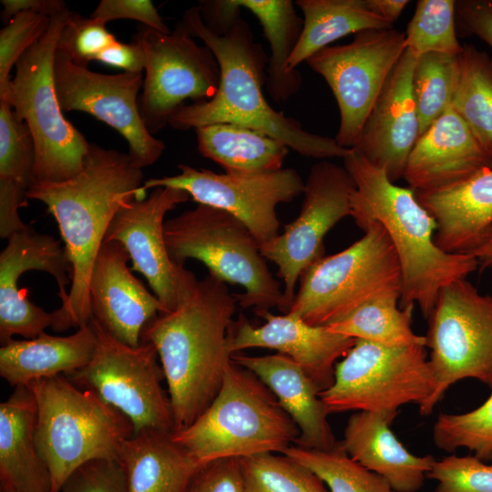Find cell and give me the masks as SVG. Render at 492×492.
<instances>
[{
	"label": "cell",
	"mask_w": 492,
	"mask_h": 492,
	"mask_svg": "<svg viewBox=\"0 0 492 492\" xmlns=\"http://www.w3.org/2000/svg\"><path fill=\"white\" fill-rule=\"evenodd\" d=\"M451 108L492 157V56L463 46Z\"/></svg>",
	"instance_id": "33"
},
{
	"label": "cell",
	"mask_w": 492,
	"mask_h": 492,
	"mask_svg": "<svg viewBox=\"0 0 492 492\" xmlns=\"http://www.w3.org/2000/svg\"><path fill=\"white\" fill-rule=\"evenodd\" d=\"M164 238L176 263L184 266L194 259L226 283L241 285L244 292L235 297L242 308H253L256 313L273 307L280 310L283 295L280 282L269 270L256 239L232 214L199 204L165 220Z\"/></svg>",
	"instance_id": "9"
},
{
	"label": "cell",
	"mask_w": 492,
	"mask_h": 492,
	"mask_svg": "<svg viewBox=\"0 0 492 492\" xmlns=\"http://www.w3.org/2000/svg\"><path fill=\"white\" fill-rule=\"evenodd\" d=\"M343 159L355 184L351 216L362 230L370 221L384 227L401 266V307L416 304L427 320L440 290L477 270V258L448 253L436 245V221L419 203L414 190L395 185L384 169L354 149Z\"/></svg>",
	"instance_id": "4"
},
{
	"label": "cell",
	"mask_w": 492,
	"mask_h": 492,
	"mask_svg": "<svg viewBox=\"0 0 492 492\" xmlns=\"http://www.w3.org/2000/svg\"><path fill=\"white\" fill-rule=\"evenodd\" d=\"M1 4L3 5L1 18L6 24L22 12H33L51 17L67 9L63 0H1Z\"/></svg>",
	"instance_id": "50"
},
{
	"label": "cell",
	"mask_w": 492,
	"mask_h": 492,
	"mask_svg": "<svg viewBox=\"0 0 492 492\" xmlns=\"http://www.w3.org/2000/svg\"><path fill=\"white\" fill-rule=\"evenodd\" d=\"M172 438L201 466L223 458L280 453L300 431L273 393L251 371L231 363L210 405Z\"/></svg>",
	"instance_id": "5"
},
{
	"label": "cell",
	"mask_w": 492,
	"mask_h": 492,
	"mask_svg": "<svg viewBox=\"0 0 492 492\" xmlns=\"http://www.w3.org/2000/svg\"><path fill=\"white\" fill-rule=\"evenodd\" d=\"M405 35L406 49L415 56L429 52L459 55L463 46L456 32V1H417Z\"/></svg>",
	"instance_id": "38"
},
{
	"label": "cell",
	"mask_w": 492,
	"mask_h": 492,
	"mask_svg": "<svg viewBox=\"0 0 492 492\" xmlns=\"http://www.w3.org/2000/svg\"><path fill=\"white\" fill-rule=\"evenodd\" d=\"M415 192L436 221L434 241L442 251L472 254L492 234V169L446 189Z\"/></svg>",
	"instance_id": "24"
},
{
	"label": "cell",
	"mask_w": 492,
	"mask_h": 492,
	"mask_svg": "<svg viewBox=\"0 0 492 492\" xmlns=\"http://www.w3.org/2000/svg\"><path fill=\"white\" fill-rule=\"evenodd\" d=\"M30 270L43 271L55 278L61 304L68 298L67 286L71 285V264L61 242L30 226L12 234L0 253L1 345L14 339V335L35 338L53 325V313L33 303L27 298V290L18 287L20 276Z\"/></svg>",
	"instance_id": "19"
},
{
	"label": "cell",
	"mask_w": 492,
	"mask_h": 492,
	"mask_svg": "<svg viewBox=\"0 0 492 492\" xmlns=\"http://www.w3.org/2000/svg\"><path fill=\"white\" fill-rule=\"evenodd\" d=\"M181 20L213 52L220 77L211 99L184 104L174 111L169 120L172 128L189 130L230 123L278 138L307 158L343 159L349 153L350 149L341 147L334 138L305 130L296 119L269 105L262 92L269 57L242 17L224 36L215 35L205 26L198 5L185 10Z\"/></svg>",
	"instance_id": "3"
},
{
	"label": "cell",
	"mask_w": 492,
	"mask_h": 492,
	"mask_svg": "<svg viewBox=\"0 0 492 492\" xmlns=\"http://www.w3.org/2000/svg\"><path fill=\"white\" fill-rule=\"evenodd\" d=\"M427 478L437 482L435 492H492V464L450 455L436 459Z\"/></svg>",
	"instance_id": "42"
},
{
	"label": "cell",
	"mask_w": 492,
	"mask_h": 492,
	"mask_svg": "<svg viewBox=\"0 0 492 492\" xmlns=\"http://www.w3.org/2000/svg\"><path fill=\"white\" fill-rule=\"evenodd\" d=\"M104 21L84 17L69 11L58 36L56 50L66 54L73 62L88 66L118 39L109 32Z\"/></svg>",
	"instance_id": "41"
},
{
	"label": "cell",
	"mask_w": 492,
	"mask_h": 492,
	"mask_svg": "<svg viewBox=\"0 0 492 492\" xmlns=\"http://www.w3.org/2000/svg\"><path fill=\"white\" fill-rule=\"evenodd\" d=\"M124 246L104 241L89 279L92 318L121 343L137 347L146 325L166 310L132 274Z\"/></svg>",
	"instance_id": "22"
},
{
	"label": "cell",
	"mask_w": 492,
	"mask_h": 492,
	"mask_svg": "<svg viewBox=\"0 0 492 492\" xmlns=\"http://www.w3.org/2000/svg\"><path fill=\"white\" fill-rule=\"evenodd\" d=\"M295 5L303 14V27L288 61L292 70L347 35L393 27L369 8L366 0H297Z\"/></svg>",
	"instance_id": "31"
},
{
	"label": "cell",
	"mask_w": 492,
	"mask_h": 492,
	"mask_svg": "<svg viewBox=\"0 0 492 492\" xmlns=\"http://www.w3.org/2000/svg\"><path fill=\"white\" fill-rule=\"evenodd\" d=\"M232 361L253 373L273 393L299 428L296 446L329 450L337 444L318 389L293 360L277 353L263 356L234 354Z\"/></svg>",
	"instance_id": "26"
},
{
	"label": "cell",
	"mask_w": 492,
	"mask_h": 492,
	"mask_svg": "<svg viewBox=\"0 0 492 492\" xmlns=\"http://www.w3.org/2000/svg\"><path fill=\"white\" fill-rule=\"evenodd\" d=\"M26 386L36 402L35 439L50 473L52 492H60L68 477L89 461L119 460L123 444L134 434L121 412L65 375Z\"/></svg>",
	"instance_id": "6"
},
{
	"label": "cell",
	"mask_w": 492,
	"mask_h": 492,
	"mask_svg": "<svg viewBox=\"0 0 492 492\" xmlns=\"http://www.w3.org/2000/svg\"><path fill=\"white\" fill-rule=\"evenodd\" d=\"M492 169V157L449 106L421 134L407 159L404 179L415 191H433Z\"/></svg>",
	"instance_id": "23"
},
{
	"label": "cell",
	"mask_w": 492,
	"mask_h": 492,
	"mask_svg": "<svg viewBox=\"0 0 492 492\" xmlns=\"http://www.w3.org/2000/svg\"><path fill=\"white\" fill-rule=\"evenodd\" d=\"M282 454L312 470L330 492H396L384 477L349 456L341 442L329 450L294 445Z\"/></svg>",
	"instance_id": "35"
},
{
	"label": "cell",
	"mask_w": 492,
	"mask_h": 492,
	"mask_svg": "<svg viewBox=\"0 0 492 492\" xmlns=\"http://www.w3.org/2000/svg\"><path fill=\"white\" fill-rule=\"evenodd\" d=\"M36 147L27 125L0 100V182L27 192L35 182Z\"/></svg>",
	"instance_id": "40"
},
{
	"label": "cell",
	"mask_w": 492,
	"mask_h": 492,
	"mask_svg": "<svg viewBox=\"0 0 492 492\" xmlns=\"http://www.w3.org/2000/svg\"><path fill=\"white\" fill-rule=\"evenodd\" d=\"M363 230L357 241L318 259L302 272L287 313L311 325L327 326L372 300L401 299V266L387 231L378 221L368 222Z\"/></svg>",
	"instance_id": "7"
},
{
	"label": "cell",
	"mask_w": 492,
	"mask_h": 492,
	"mask_svg": "<svg viewBox=\"0 0 492 492\" xmlns=\"http://www.w3.org/2000/svg\"><path fill=\"white\" fill-rule=\"evenodd\" d=\"M416 56L408 49L392 70L353 149L384 169L393 182L404 178L406 163L419 137V119L412 92Z\"/></svg>",
	"instance_id": "21"
},
{
	"label": "cell",
	"mask_w": 492,
	"mask_h": 492,
	"mask_svg": "<svg viewBox=\"0 0 492 492\" xmlns=\"http://www.w3.org/2000/svg\"><path fill=\"white\" fill-rule=\"evenodd\" d=\"M97 61L128 73H143L146 62L143 48L137 39L131 43L117 40L97 56Z\"/></svg>",
	"instance_id": "49"
},
{
	"label": "cell",
	"mask_w": 492,
	"mask_h": 492,
	"mask_svg": "<svg viewBox=\"0 0 492 492\" xmlns=\"http://www.w3.org/2000/svg\"><path fill=\"white\" fill-rule=\"evenodd\" d=\"M97 343V333L90 322L67 336L45 332L32 339H12L0 348V375L14 387L66 375L90 362Z\"/></svg>",
	"instance_id": "28"
},
{
	"label": "cell",
	"mask_w": 492,
	"mask_h": 492,
	"mask_svg": "<svg viewBox=\"0 0 492 492\" xmlns=\"http://www.w3.org/2000/svg\"><path fill=\"white\" fill-rule=\"evenodd\" d=\"M51 17L33 12L15 15L0 31V93L11 81L18 59L48 29Z\"/></svg>",
	"instance_id": "43"
},
{
	"label": "cell",
	"mask_w": 492,
	"mask_h": 492,
	"mask_svg": "<svg viewBox=\"0 0 492 492\" xmlns=\"http://www.w3.org/2000/svg\"><path fill=\"white\" fill-rule=\"evenodd\" d=\"M355 184L343 166L322 160L310 169L304 183L303 201L298 217L284 231L260 246L261 255L278 267L283 281L282 303L287 313L295 296L302 272L323 257V239L341 220L352 214Z\"/></svg>",
	"instance_id": "15"
},
{
	"label": "cell",
	"mask_w": 492,
	"mask_h": 492,
	"mask_svg": "<svg viewBox=\"0 0 492 492\" xmlns=\"http://www.w3.org/2000/svg\"><path fill=\"white\" fill-rule=\"evenodd\" d=\"M398 411H360L346 424L344 451L354 460L384 477L396 492H417L436 458L419 456L404 446L390 429Z\"/></svg>",
	"instance_id": "25"
},
{
	"label": "cell",
	"mask_w": 492,
	"mask_h": 492,
	"mask_svg": "<svg viewBox=\"0 0 492 492\" xmlns=\"http://www.w3.org/2000/svg\"><path fill=\"white\" fill-rule=\"evenodd\" d=\"M236 1L257 17L270 44L265 79L268 94L277 103L287 101L302 85L300 72L290 69L288 61L301 36L303 19L291 0Z\"/></svg>",
	"instance_id": "32"
},
{
	"label": "cell",
	"mask_w": 492,
	"mask_h": 492,
	"mask_svg": "<svg viewBox=\"0 0 492 492\" xmlns=\"http://www.w3.org/2000/svg\"><path fill=\"white\" fill-rule=\"evenodd\" d=\"M366 2L373 12L392 26L409 4L407 0H366Z\"/></svg>",
	"instance_id": "51"
},
{
	"label": "cell",
	"mask_w": 492,
	"mask_h": 492,
	"mask_svg": "<svg viewBox=\"0 0 492 492\" xmlns=\"http://www.w3.org/2000/svg\"><path fill=\"white\" fill-rule=\"evenodd\" d=\"M179 173L145 179L143 190L175 188L186 191L196 202L223 210L239 219L260 246L279 235L276 208L302 194L303 179L293 169L255 174L232 175L197 169L178 164Z\"/></svg>",
	"instance_id": "16"
},
{
	"label": "cell",
	"mask_w": 492,
	"mask_h": 492,
	"mask_svg": "<svg viewBox=\"0 0 492 492\" xmlns=\"http://www.w3.org/2000/svg\"><path fill=\"white\" fill-rule=\"evenodd\" d=\"M405 50L404 32L394 27L373 29L355 34L348 44L326 46L306 60L336 99L338 145L356 146L370 110Z\"/></svg>",
	"instance_id": "13"
},
{
	"label": "cell",
	"mask_w": 492,
	"mask_h": 492,
	"mask_svg": "<svg viewBox=\"0 0 492 492\" xmlns=\"http://www.w3.org/2000/svg\"><path fill=\"white\" fill-rule=\"evenodd\" d=\"M91 17L105 23L117 19H131L164 34L171 32L150 0H101Z\"/></svg>",
	"instance_id": "45"
},
{
	"label": "cell",
	"mask_w": 492,
	"mask_h": 492,
	"mask_svg": "<svg viewBox=\"0 0 492 492\" xmlns=\"http://www.w3.org/2000/svg\"><path fill=\"white\" fill-rule=\"evenodd\" d=\"M135 39L146 61L139 113L152 135L169 125L187 99L198 103L215 96L220 77L218 61L207 46L194 40L181 19L169 34L145 27Z\"/></svg>",
	"instance_id": "14"
},
{
	"label": "cell",
	"mask_w": 492,
	"mask_h": 492,
	"mask_svg": "<svg viewBox=\"0 0 492 492\" xmlns=\"http://www.w3.org/2000/svg\"><path fill=\"white\" fill-rule=\"evenodd\" d=\"M459 55L429 52L415 58L412 92L419 119V136L451 105L458 77Z\"/></svg>",
	"instance_id": "36"
},
{
	"label": "cell",
	"mask_w": 492,
	"mask_h": 492,
	"mask_svg": "<svg viewBox=\"0 0 492 492\" xmlns=\"http://www.w3.org/2000/svg\"><path fill=\"white\" fill-rule=\"evenodd\" d=\"M171 434L144 431L125 441L118 459L128 492H188L203 466Z\"/></svg>",
	"instance_id": "29"
},
{
	"label": "cell",
	"mask_w": 492,
	"mask_h": 492,
	"mask_svg": "<svg viewBox=\"0 0 492 492\" xmlns=\"http://www.w3.org/2000/svg\"><path fill=\"white\" fill-rule=\"evenodd\" d=\"M142 169L128 153L90 143L83 169L56 182H34L26 198L43 202L57 222L71 264V285L64 304L53 311L52 329L65 332L91 318L89 279L96 257L117 212L146 199Z\"/></svg>",
	"instance_id": "1"
},
{
	"label": "cell",
	"mask_w": 492,
	"mask_h": 492,
	"mask_svg": "<svg viewBox=\"0 0 492 492\" xmlns=\"http://www.w3.org/2000/svg\"><path fill=\"white\" fill-rule=\"evenodd\" d=\"M36 398L26 385L15 387L0 404L1 487L15 492H52L49 470L36 447Z\"/></svg>",
	"instance_id": "27"
},
{
	"label": "cell",
	"mask_w": 492,
	"mask_h": 492,
	"mask_svg": "<svg viewBox=\"0 0 492 492\" xmlns=\"http://www.w3.org/2000/svg\"><path fill=\"white\" fill-rule=\"evenodd\" d=\"M425 345L384 346L356 339L337 362L333 384L319 393L328 415L348 411H398L420 406L435 380Z\"/></svg>",
	"instance_id": "11"
},
{
	"label": "cell",
	"mask_w": 492,
	"mask_h": 492,
	"mask_svg": "<svg viewBox=\"0 0 492 492\" xmlns=\"http://www.w3.org/2000/svg\"><path fill=\"white\" fill-rule=\"evenodd\" d=\"M0 492H15V491H14V490H12V489H8V488H3V487H1V490H0Z\"/></svg>",
	"instance_id": "53"
},
{
	"label": "cell",
	"mask_w": 492,
	"mask_h": 492,
	"mask_svg": "<svg viewBox=\"0 0 492 492\" xmlns=\"http://www.w3.org/2000/svg\"><path fill=\"white\" fill-rule=\"evenodd\" d=\"M60 492H128L124 467L115 459L89 461L68 477Z\"/></svg>",
	"instance_id": "44"
},
{
	"label": "cell",
	"mask_w": 492,
	"mask_h": 492,
	"mask_svg": "<svg viewBox=\"0 0 492 492\" xmlns=\"http://www.w3.org/2000/svg\"><path fill=\"white\" fill-rule=\"evenodd\" d=\"M190 195L179 189L156 188L144 200L124 205L115 215L104 241L124 246L166 312L175 310L192 292L198 280L193 272L170 258L164 238L165 215Z\"/></svg>",
	"instance_id": "18"
},
{
	"label": "cell",
	"mask_w": 492,
	"mask_h": 492,
	"mask_svg": "<svg viewBox=\"0 0 492 492\" xmlns=\"http://www.w3.org/2000/svg\"><path fill=\"white\" fill-rule=\"evenodd\" d=\"M54 81L63 111H82L108 124L124 137L133 163L143 169L163 154L164 142L146 128L139 113L138 95L143 73H97L56 51Z\"/></svg>",
	"instance_id": "17"
},
{
	"label": "cell",
	"mask_w": 492,
	"mask_h": 492,
	"mask_svg": "<svg viewBox=\"0 0 492 492\" xmlns=\"http://www.w3.org/2000/svg\"><path fill=\"white\" fill-rule=\"evenodd\" d=\"M472 255L477 258L480 271L492 270V234Z\"/></svg>",
	"instance_id": "52"
},
{
	"label": "cell",
	"mask_w": 492,
	"mask_h": 492,
	"mask_svg": "<svg viewBox=\"0 0 492 492\" xmlns=\"http://www.w3.org/2000/svg\"><path fill=\"white\" fill-rule=\"evenodd\" d=\"M436 447L446 452L466 448L492 464V393L478 407L462 414H440L433 426Z\"/></svg>",
	"instance_id": "39"
},
{
	"label": "cell",
	"mask_w": 492,
	"mask_h": 492,
	"mask_svg": "<svg viewBox=\"0 0 492 492\" xmlns=\"http://www.w3.org/2000/svg\"><path fill=\"white\" fill-rule=\"evenodd\" d=\"M237 303L227 283L209 272L175 310L160 313L141 333L159 355L173 433L192 424L222 384L232 363L229 332Z\"/></svg>",
	"instance_id": "2"
},
{
	"label": "cell",
	"mask_w": 492,
	"mask_h": 492,
	"mask_svg": "<svg viewBox=\"0 0 492 492\" xmlns=\"http://www.w3.org/2000/svg\"><path fill=\"white\" fill-rule=\"evenodd\" d=\"M69 9L51 16L46 33L18 59L0 100L10 104L29 128L36 147L35 182L67 180L84 168L90 143L67 120L59 104L53 64Z\"/></svg>",
	"instance_id": "8"
},
{
	"label": "cell",
	"mask_w": 492,
	"mask_h": 492,
	"mask_svg": "<svg viewBox=\"0 0 492 492\" xmlns=\"http://www.w3.org/2000/svg\"><path fill=\"white\" fill-rule=\"evenodd\" d=\"M265 320L254 326L244 317L233 322L229 332L232 354L249 348L276 350L293 360L312 380L319 393L329 388L334 379L337 360L343 357L356 339L314 326L301 318L270 311L257 313Z\"/></svg>",
	"instance_id": "20"
},
{
	"label": "cell",
	"mask_w": 492,
	"mask_h": 492,
	"mask_svg": "<svg viewBox=\"0 0 492 492\" xmlns=\"http://www.w3.org/2000/svg\"><path fill=\"white\" fill-rule=\"evenodd\" d=\"M195 131L199 152L232 175L280 170L290 149L278 138L235 124H210Z\"/></svg>",
	"instance_id": "30"
},
{
	"label": "cell",
	"mask_w": 492,
	"mask_h": 492,
	"mask_svg": "<svg viewBox=\"0 0 492 492\" xmlns=\"http://www.w3.org/2000/svg\"><path fill=\"white\" fill-rule=\"evenodd\" d=\"M245 492H330L312 470L283 454L240 458Z\"/></svg>",
	"instance_id": "37"
},
{
	"label": "cell",
	"mask_w": 492,
	"mask_h": 492,
	"mask_svg": "<svg viewBox=\"0 0 492 492\" xmlns=\"http://www.w3.org/2000/svg\"><path fill=\"white\" fill-rule=\"evenodd\" d=\"M425 347L435 388L419 407L429 415L454 384L477 379L492 388V295L466 279L444 286L427 318Z\"/></svg>",
	"instance_id": "10"
},
{
	"label": "cell",
	"mask_w": 492,
	"mask_h": 492,
	"mask_svg": "<svg viewBox=\"0 0 492 492\" xmlns=\"http://www.w3.org/2000/svg\"><path fill=\"white\" fill-rule=\"evenodd\" d=\"M397 296L372 300L326 327L336 333L384 346L425 345V336L412 330L414 305L398 308Z\"/></svg>",
	"instance_id": "34"
},
{
	"label": "cell",
	"mask_w": 492,
	"mask_h": 492,
	"mask_svg": "<svg viewBox=\"0 0 492 492\" xmlns=\"http://www.w3.org/2000/svg\"><path fill=\"white\" fill-rule=\"evenodd\" d=\"M205 26L215 35H226L241 18V7L236 0H205L198 5Z\"/></svg>",
	"instance_id": "48"
},
{
	"label": "cell",
	"mask_w": 492,
	"mask_h": 492,
	"mask_svg": "<svg viewBox=\"0 0 492 492\" xmlns=\"http://www.w3.org/2000/svg\"><path fill=\"white\" fill-rule=\"evenodd\" d=\"M456 20L492 48V0L456 1Z\"/></svg>",
	"instance_id": "47"
},
{
	"label": "cell",
	"mask_w": 492,
	"mask_h": 492,
	"mask_svg": "<svg viewBox=\"0 0 492 492\" xmlns=\"http://www.w3.org/2000/svg\"><path fill=\"white\" fill-rule=\"evenodd\" d=\"M97 348L84 367L66 374L77 385L93 390L126 415L134 434L173 433L169 394L162 387L164 373L156 348L141 341L137 347L121 343L91 318Z\"/></svg>",
	"instance_id": "12"
},
{
	"label": "cell",
	"mask_w": 492,
	"mask_h": 492,
	"mask_svg": "<svg viewBox=\"0 0 492 492\" xmlns=\"http://www.w3.org/2000/svg\"><path fill=\"white\" fill-rule=\"evenodd\" d=\"M188 492H245L240 458H223L203 466Z\"/></svg>",
	"instance_id": "46"
}]
</instances>
